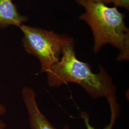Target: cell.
Wrapping results in <instances>:
<instances>
[{
  "mask_svg": "<svg viewBox=\"0 0 129 129\" xmlns=\"http://www.w3.org/2000/svg\"><path fill=\"white\" fill-rule=\"evenodd\" d=\"M6 127V124L3 120L0 119V129H5Z\"/></svg>",
  "mask_w": 129,
  "mask_h": 129,
  "instance_id": "30bf717a",
  "label": "cell"
},
{
  "mask_svg": "<svg viewBox=\"0 0 129 129\" xmlns=\"http://www.w3.org/2000/svg\"><path fill=\"white\" fill-rule=\"evenodd\" d=\"M87 1L92 2L94 3H102L103 4L107 5H109L111 3H113L114 0H86Z\"/></svg>",
  "mask_w": 129,
  "mask_h": 129,
  "instance_id": "ba28073f",
  "label": "cell"
},
{
  "mask_svg": "<svg viewBox=\"0 0 129 129\" xmlns=\"http://www.w3.org/2000/svg\"><path fill=\"white\" fill-rule=\"evenodd\" d=\"M6 112V107L3 103L0 102V117L4 115Z\"/></svg>",
  "mask_w": 129,
  "mask_h": 129,
  "instance_id": "9c48e42d",
  "label": "cell"
},
{
  "mask_svg": "<svg viewBox=\"0 0 129 129\" xmlns=\"http://www.w3.org/2000/svg\"><path fill=\"white\" fill-rule=\"evenodd\" d=\"M22 96L27 111L30 129H56L40 110L36 100V93L32 88H23Z\"/></svg>",
  "mask_w": 129,
  "mask_h": 129,
  "instance_id": "277c9868",
  "label": "cell"
},
{
  "mask_svg": "<svg viewBox=\"0 0 129 129\" xmlns=\"http://www.w3.org/2000/svg\"><path fill=\"white\" fill-rule=\"evenodd\" d=\"M113 3L115 7L120 6L129 10V0H114Z\"/></svg>",
  "mask_w": 129,
  "mask_h": 129,
  "instance_id": "52a82bcc",
  "label": "cell"
},
{
  "mask_svg": "<svg viewBox=\"0 0 129 129\" xmlns=\"http://www.w3.org/2000/svg\"><path fill=\"white\" fill-rule=\"evenodd\" d=\"M19 28L23 33L22 43L25 50L38 58L42 73H47L59 61L63 46L73 39L66 35L23 24Z\"/></svg>",
  "mask_w": 129,
  "mask_h": 129,
  "instance_id": "3957f363",
  "label": "cell"
},
{
  "mask_svg": "<svg viewBox=\"0 0 129 129\" xmlns=\"http://www.w3.org/2000/svg\"><path fill=\"white\" fill-rule=\"evenodd\" d=\"M46 74L47 84L51 88L73 82L81 86L95 99L116 96L115 85L105 69L100 67L99 72L95 74L90 64L78 59L73 39L64 45L60 60Z\"/></svg>",
  "mask_w": 129,
  "mask_h": 129,
  "instance_id": "6da1fadb",
  "label": "cell"
},
{
  "mask_svg": "<svg viewBox=\"0 0 129 129\" xmlns=\"http://www.w3.org/2000/svg\"><path fill=\"white\" fill-rule=\"evenodd\" d=\"M109 102L111 109V120L110 123L105 126L103 129H113L114 125L115 124L116 120H117L120 113V107L117 102L116 96H111L107 98ZM80 116L83 119L84 123L86 125L87 129H95L94 127L92 126L90 124L89 117L88 113L82 111L80 113ZM63 129H71L69 126L65 125Z\"/></svg>",
  "mask_w": 129,
  "mask_h": 129,
  "instance_id": "8992f818",
  "label": "cell"
},
{
  "mask_svg": "<svg viewBox=\"0 0 129 129\" xmlns=\"http://www.w3.org/2000/svg\"><path fill=\"white\" fill-rule=\"evenodd\" d=\"M27 20V17L19 13L12 0H0V28L9 25L19 27Z\"/></svg>",
  "mask_w": 129,
  "mask_h": 129,
  "instance_id": "5b68a950",
  "label": "cell"
},
{
  "mask_svg": "<svg viewBox=\"0 0 129 129\" xmlns=\"http://www.w3.org/2000/svg\"><path fill=\"white\" fill-rule=\"evenodd\" d=\"M76 1L85 10L79 19L87 23L92 30L94 53L110 44L119 51L117 61L129 60V30L125 24L124 14L115 6L109 7L102 3L86 0Z\"/></svg>",
  "mask_w": 129,
  "mask_h": 129,
  "instance_id": "7a4b0ae2",
  "label": "cell"
}]
</instances>
